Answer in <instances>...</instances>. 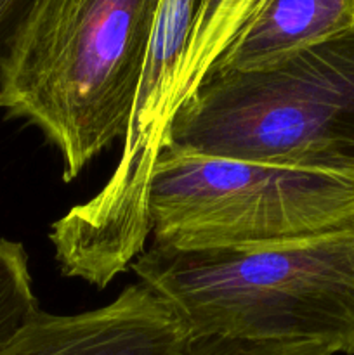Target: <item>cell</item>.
Wrapping results in <instances>:
<instances>
[{"label":"cell","instance_id":"6da1fadb","mask_svg":"<svg viewBox=\"0 0 354 355\" xmlns=\"http://www.w3.org/2000/svg\"><path fill=\"white\" fill-rule=\"evenodd\" d=\"M191 340L312 342L354 354V225L235 248L153 245L132 262Z\"/></svg>","mask_w":354,"mask_h":355},{"label":"cell","instance_id":"7a4b0ae2","mask_svg":"<svg viewBox=\"0 0 354 355\" xmlns=\"http://www.w3.org/2000/svg\"><path fill=\"white\" fill-rule=\"evenodd\" d=\"M158 0H35L3 62L2 110L40 128L75 179L127 134Z\"/></svg>","mask_w":354,"mask_h":355},{"label":"cell","instance_id":"3957f363","mask_svg":"<svg viewBox=\"0 0 354 355\" xmlns=\"http://www.w3.org/2000/svg\"><path fill=\"white\" fill-rule=\"evenodd\" d=\"M167 146L354 173V28L269 71H208L174 114Z\"/></svg>","mask_w":354,"mask_h":355},{"label":"cell","instance_id":"277c9868","mask_svg":"<svg viewBox=\"0 0 354 355\" xmlns=\"http://www.w3.org/2000/svg\"><path fill=\"white\" fill-rule=\"evenodd\" d=\"M153 245L235 248L354 225V173L294 168L165 146L148 193Z\"/></svg>","mask_w":354,"mask_h":355},{"label":"cell","instance_id":"5b68a950","mask_svg":"<svg viewBox=\"0 0 354 355\" xmlns=\"http://www.w3.org/2000/svg\"><path fill=\"white\" fill-rule=\"evenodd\" d=\"M200 7L201 0H158L120 162L96 196L66 215L71 234L85 248L108 259H134L151 234L149 182L169 141L177 78Z\"/></svg>","mask_w":354,"mask_h":355},{"label":"cell","instance_id":"8992f818","mask_svg":"<svg viewBox=\"0 0 354 355\" xmlns=\"http://www.w3.org/2000/svg\"><path fill=\"white\" fill-rule=\"evenodd\" d=\"M191 343L174 309L137 283L82 314L38 311L0 347V355H186Z\"/></svg>","mask_w":354,"mask_h":355},{"label":"cell","instance_id":"52a82bcc","mask_svg":"<svg viewBox=\"0 0 354 355\" xmlns=\"http://www.w3.org/2000/svg\"><path fill=\"white\" fill-rule=\"evenodd\" d=\"M351 28L354 0H264L210 71H269Z\"/></svg>","mask_w":354,"mask_h":355},{"label":"cell","instance_id":"ba28073f","mask_svg":"<svg viewBox=\"0 0 354 355\" xmlns=\"http://www.w3.org/2000/svg\"><path fill=\"white\" fill-rule=\"evenodd\" d=\"M264 0H201L176 87V113L200 87Z\"/></svg>","mask_w":354,"mask_h":355},{"label":"cell","instance_id":"9c48e42d","mask_svg":"<svg viewBox=\"0 0 354 355\" xmlns=\"http://www.w3.org/2000/svg\"><path fill=\"white\" fill-rule=\"evenodd\" d=\"M38 311L26 250L17 241L0 239V347Z\"/></svg>","mask_w":354,"mask_h":355},{"label":"cell","instance_id":"30bf717a","mask_svg":"<svg viewBox=\"0 0 354 355\" xmlns=\"http://www.w3.org/2000/svg\"><path fill=\"white\" fill-rule=\"evenodd\" d=\"M186 355H335L328 347L312 342H239L226 338L194 340Z\"/></svg>","mask_w":354,"mask_h":355}]
</instances>
